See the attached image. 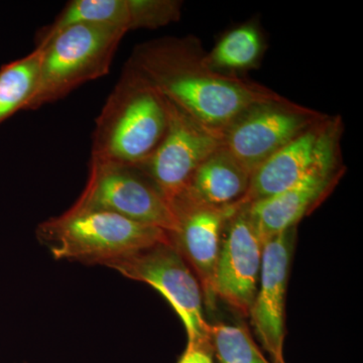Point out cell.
I'll list each match as a JSON object with an SVG mask.
<instances>
[{"label": "cell", "instance_id": "d6986e66", "mask_svg": "<svg viewBox=\"0 0 363 363\" xmlns=\"http://www.w3.org/2000/svg\"><path fill=\"white\" fill-rule=\"evenodd\" d=\"M130 30L168 26L180 20L182 2L176 0H128Z\"/></svg>", "mask_w": 363, "mask_h": 363}, {"label": "cell", "instance_id": "8992f818", "mask_svg": "<svg viewBox=\"0 0 363 363\" xmlns=\"http://www.w3.org/2000/svg\"><path fill=\"white\" fill-rule=\"evenodd\" d=\"M326 116L279 96L259 102L229 124L222 147L250 172Z\"/></svg>", "mask_w": 363, "mask_h": 363}, {"label": "cell", "instance_id": "9a60e30c", "mask_svg": "<svg viewBox=\"0 0 363 363\" xmlns=\"http://www.w3.org/2000/svg\"><path fill=\"white\" fill-rule=\"evenodd\" d=\"M264 38L252 23L229 30L207 52V61L214 70L236 75L255 68L264 54Z\"/></svg>", "mask_w": 363, "mask_h": 363}, {"label": "cell", "instance_id": "7c38bea8", "mask_svg": "<svg viewBox=\"0 0 363 363\" xmlns=\"http://www.w3.org/2000/svg\"><path fill=\"white\" fill-rule=\"evenodd\" d=\"M296 236L294 227L264 243L259 286L248 316L274 363H286V295Z\"/></svg>", "mask_w": 363, "mask_h": 363}, {"label": "cell", "instance_id": "277c9868", "mask_svg": "<svg viewBox=\"0 0 363 363\" xmlns=\"http://www.w3.org/2000/svg\"><path fill=\"white\" fill-rule=\"evenodd\" d=\"M126 33L118 26L77 23L38 45L43 49L39 81L26 111H37L108 74Z\"/></svg>", "mask_w": 363, "mask_h": 363}, {"label": "cell", "instance_id": "8fae6325", "mask_svg": "<svg viewBox=\"0 0 363 363\" xmlns=\"http://www.w3.org/2000/svg\"><path fill=\"white\" fill-rule=\"evenodd\" d=\"M238 204L208 206L183 194L171 202L177 226L174 233H169V240L194 272L209 308H214L216 301L214 278L222 231L227 218Z\"/></svg>", "mask_w": 363, "mask_h": 363}, {"label": "cell", "instance_id": "5bb4252c", "mask_svg": "<svg viewBox=\"0 0 363 363\" xmlns=\"http://www.w3.org/2000/svg\"><path fill=\"white\" fill-rule=\"evenodd\" d=\"M250 178L252 172L221 145L198 167L181 194L208 206H233L245 199Z\"/></svg>", "mask_w": 363, "mask_h": 363}, {"label": "cell", "instance_id": "30bf717a", "mask_svg": "<svg viewBox=\"0 0 363 363\" xmlns=\"http://www.w3.org/2000/svg\"><path fill=\"white\" fill-rule=\"evenodd\" d=\"M264 245L247 204L240 203L227 218L215 269L214 291L231 309L250 316L259 286Z\"/></svg>", "mask_w": 363, "mask_h": 363}, {"label": "cell", "instance_id": "e0dca14e", "mask_svg": "<svg viewBox=\"0 0 363 363\" xmlns=\"http://www.w3.org/2000/svg\"><path fill=\"white\" fill-rule=\"evenodd\" d=\"M77 23H99L118 26L130 32L128 0H73L69 2L51 25L40 30L37 45L55 33Z\"/></svg>", "mask_w": 363, "mask_h": 363}, {"label": "cell", "instance_id": "9c48e42d", "mask_svg": "<svg viewBox=\"0 0 363 363\" xmlns=\"http://www.w3.org/2000/svg\"><path fill=\"white\" fill-rule=\"evenodd\" d=\"M342 133L340 116H325L252 172L250 188L241 203L250 204L279 194L319 167L340 161Z\"/></svg>", "mask_w": 363, "mask_h": 363}, {"label": "cell", "instance_id": "52a82bcc", "mask_svg": "<svg viewBox=\"0 0 363 363\" xmlns=\"http://www.w3.org/2000/svg\"><path fill=\"white\" fill-rule=\"evenodd\" d=\"M74 205L111 212L169 233L177 226L169 203L133 167L90 160L87 183Z\"/></svg>", "mask_w": 363, "mask_h": 363}, {"label": "cell", "instance_id": "ac0fdd59", "mask_svg": "<svg viewBox=\"0 0 363 363\" xmlns=\"http://www.w3.org/2000/svg\"><path fill=\"white\" fill-rule=\"evenodd\" d=\"M209 339L219 363H271L240 325L210 324Z\"/></svg>", "mask_w": 363, "mask_h": 363}, {"label": "cell", "instance_id": "6da1fadb", "mask_svg": "<svg viewBox=\"0 0 363 363\" xmlns=\"http://www.w3.org/2000/svg\"><path fill=\"white\" fill-rule=\"evenodd\" d=\"M206 54L197 38L166 37L138 45L126 66L219 135L252 105L281 96L259 83L214 70Z\"/></svg>", "mask_w": 363, "mask_h": 363}, {"label": "cell", "instance_id": "7a4b0ae2", "mask_svg": "<svg viewBox=\"0 0 363 363\" xmlns=\"http://www.w3.org/2000/svg\"><path fill=\"white\" fill-rule=\"evenodd\" d=\"M167 126L164 97L125 66L97 117L91 160L138 166L157 149Z\"/></svg>", "mask_w": 363, "mask_h": 363}, {"label": "cell", "instance_id": "5b68a950", "mask_svg": "<svg viewBox=\"0 0 363 363\" xmlns=\"http://www.w3.org/2000/svg\"><path fill=\"white\" fill-rule=\"evenodd\" d=\"M105 267L125 278L147 284L161 294L183 322L188 342H210V323L204 316L201 286L171 240Z\"/></svg>", "mask_w": 363, "mask_h": 363}, {"label": "cell", "instance_id": "ffe728a7", "mask_svg": "<svg viewBox=\"0 0 363 363\" xmlns=\"http://www.w3.org/2000/svg\"><path fill=\"white\" fill-rule=\"evenodd\" d=\"M211 350L210 342H188L179 363H213Z\"/></svg>", "mask_w": 363, "mask_h": 363}, {"label": "cell", "instance_id": "3957f363", "mask_svg": "<svg viewBox=\"0 0 363 363\" xmlns=\"http://www.w3.org/2000/svg\"><path fill=\"white\" fill-rule=\"evenodd\" d=\"M37 235L55 259L101 266L169 241V233L159 227L76 205L40 223Z\"/></svg>", "mask_w": 363, "mask_h": 363}, {"label": "cell", "instance_id": "2e32d148", "mask_svg": "<svg viewBox=\"0 0 363 363\" xmlns=\"http://www.w3.org/2000/svg\"><path fill=\"white\" fill-rule=\"evenodd\" d=\"M42 59V48L35 47L28 56L0 68V124L26 111L37 88Z\"/></svg>", "mask_w": 363, "mask_h": 363}, {"label": "cell", "instance_id": "4fadbf2b", "mask_svg": "<svg viewBox=\"0 0 363 363\" xmlns=\"http://www.w3.org/2000/svg\"><path fill=\"white\" fill-rule=\"evenodd\" d=\"M343 176L340 161L324 164L283 192L247 204L248 213L262 245L297 227L333 190Z\"/></svg>", "mask_w": 363, "mask_h": 363}, {"label": "cell", "instance_id": "ba28073f", "mask_svg": "<svg viewBox=\"0 0 363 363\" xmlns=\"http://www.w3.org/2000/svg\"><path fill=\"white\" fill-rule=\"evenodd\" d=\"M166 101L168 126L164 138L154 152L133 168L147 177L171 205L187 187L198 167L221 147L222 142L221 135Z\"/></svg>", "mask_w": 363, "mask_h": 363}]
</instances>
